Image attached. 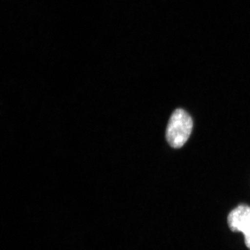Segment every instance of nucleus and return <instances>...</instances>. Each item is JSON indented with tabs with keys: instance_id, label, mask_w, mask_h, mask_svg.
I'll return each mask as SVG.
<instances>
[{
	"instance_id": "nucleus-1",
	"label": "nucleus",
	"mask_w": 250,
	"mask_h": 250,
	"mask_svg": "<svg viewBox=\"0 0 250 250\" xmlns=\"http://www.w3.org/2000/svg\"><path fill=\"white\" fill-rule=\"evenodd\" d=\"M193 121L190 115L182 108L175 110L170 117L166 139L171 147L178 149L183 147L191 134Z\"/></svg>"
},
{
	"instance_id": "nucleus-2",
	"label": "nucleus",
	"mask_w": 250,
	"mask_h": 250,
	"mask_svg": "<svg viewBox=\"0 0 250 250\" xmlns=\"http://www.w3.org/2000/svg\"><path fill=\"white\" fill-rule=\"evenodd\" d=\"M228 225L233 232H242L245 243L250 250V207L240 205L230 212L228 218Z\"/></svg>"
}]
</instances>
